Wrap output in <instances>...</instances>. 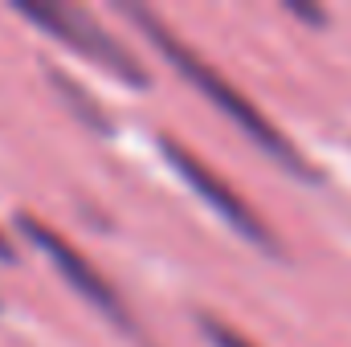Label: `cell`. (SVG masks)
Returning a JSON list of instances; mask_svg holds the SVG:
<instances>
[{
    "instance_id": "277c9868",
    "label": "cell",
    "mask_w": 351,
    "mask_h": 347,
    "mask_svg": "<svg viewBox=\"0 0 351 347\" xmlns=\"http://www.w3.org/2000/svg\"><path fill=\"white\" fill-rule=\"evenodd\" d=\"M16 233H21L29 246H37V250L49 258V265L70 282V290L82 294L94 311H102V315L114 319L119 327H135V315L127 311L119 286H114V282H110V278H106L74 241H66L49 221H41V217H33V213H16Z\"/></svg>"
},
{
    "instance_id": "3957f363",
    "label": "cell",
    "mask_w": 351,
    "mask_h": 347,
    "mask_svg": "<svg viewBox=\"0 0 351 347\" xmlns=\"http://www.w3.org/2000/svg\"><path fill=\"white\" fill-rule=\"evenodd\" d=\"M160 152H164V160L172 164V172L237 233V237H245L250 246H258L262 254H282V241H278V233L265 225V217L225 180V176L217 172V168H208L192 147H184L180 139L172 135H160Z\"/></svg>"
},
{
    "instance_id": "6da1fadb",
    "label": "cell",
    "mask_w": 351,
    "mask_h": 347,
    "mask_svg": "<svg viewBox=\"0 0 351 347\" xmlns=\"http://www.w3.org/2000/svg\"><path fill=\"white\" fill-rule=\"evenodd\" d=\"M119 12L123 16H131V25L135 29H143V37L160 49V58L164 62H172V70L188 82V86L196 90V94H204V102H213L254 147H262L265 156L274 160V164H282L286 172L302 176V180H319V168L290 143V135L269 119V115H262L258 110V102L245 94V90H237L213 62H204L192 45H184L180 37H176L172 29L152 12V8H143V4H119Z\"/></svg>"
},
{
    "instance_id": "52a82bcc",
    "label": "cell",
    "mask_w": 351,
    "mask_h": 347,
    "mask_svg": "<svg viewBox=\"0 0 351 347\" xmlns=\"http://www.w3.org/2000/svg\"><path fill=\"white\" fill-rule=\"evenodd\" d=\"M286 12L298 16V21H311V25H323V21H327V8H319V4H294V0H290Z\"/></svg>"
},
{
    "instance_id": "5b68a950",
    "label": "cell",
    "mask_w": 351,
    "mask_h": 347,
    "mask_svg": "<svg viewBox=\"0 0 351 347\" xmlns=\"http://www.w3.org/2000/svg\"><path fill=\"white\" fill-rule=\"evenodd\" d=\"M49 82L66 94V102H70V110H74V115H82V119H86V123H94L98 131H106V127H110V123H106V115L98 110V102H94V98H90L82 86H74V82H70L62 70H49Z\"/></svg>"
},
{
    "instance_id": "7a4b0ae2",
    "label": "cell",
    "mask_w": 351,
    "mask_h": 347,
    "mask_svg": "<svg viewBox=\"0 0 351 347\" xmlns=\"http://www.w3.org/2000/svg\"><path fill=\"white\" fill-rule=\"evenodd\" d=\"M16 12L25 21H33L37 29H45L53 41H62L66 49L82 53L86 62H94L98 70H106L110 78L127 82V86H152V74L143 70V62L106 29L90 16L86 8H74V4H29V0H16Z\"/></svg>"
},
{
    "instance_id": "8992f818",
    "label": "cell",
    "mask_w": 351,
    "mask_h": 347,
    "mask_svg": "<svg viewBox=\"0 0 351 347\" xmlns=\"http://www.w3.org/2000/svg\"><path fill=\"white\" fill-rule=\"evenodd\" d=\"M200 331H204V339L213 347H258L254 339H245L237 327H229V323L217 319V315H200Z\"/></svg>"
},
{
    "instance_id": "ba28073f",
    "label": "cell",
    "mask_w": 351,
    "mask_h": 347,
    "mask_svg": "<svg viewBox=\"0 0 351 347\" xmlns=\"http://www.w3.org/2000/svg\"><path fill=\"white\" fill-rule=\"evenodd\" d=\"M0 261H16V246H12V237L0 229Z\"/></svg>"
}]
</instances>
